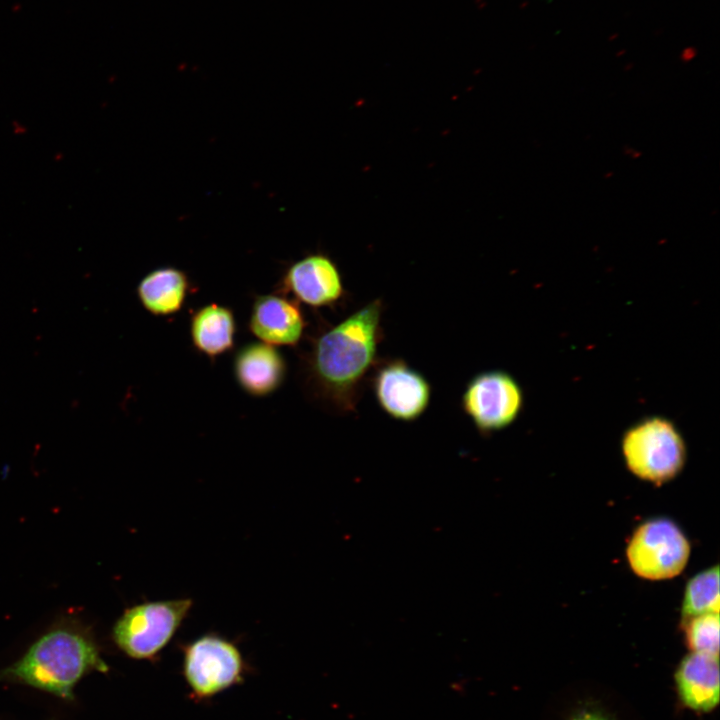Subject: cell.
<instances>
[{"mask_svg": "<svg viewBox=\"0 0 720 720\" xmlns=\"http://www.w3.org/2000/svg\"><path fill=\"white\" fill-rule=\"evenodd\" d=\"M383 302L377 298L319 335L308 355L307 382L315 398L345 414L355 410L364 379L376 365Z\"/></svg>", "mask_w": 720, "mask_h": 720, "instance_id": "6da1fadb", "label": "cell"}, {"mask_svg": "<svg viewBox=\"0 0 720 720\" xmlns=\"http://www.w3.org/2000/svg\"><path fill=\"white\" fill-rule=\"evenodd\" d=\"M92 634L77 624H61L39 637L16 662L0 670V681L21 684L63 700L92 672L106 673Z\"/></svg>", "mask_w": 720, "mask_h": 720, "instance_id": "7a4b0ae2", "label": "cell"}, {"mask_svg": "<svg viewBox=\"0 0 720 720\" xmlns=\"http://www.w3.org/2000/svg\"><path fill=\"white\" fill-rule=\"evenodd\" d=\"M621 448L630 472L657 485L675 478L686 461L684 439L665 417H647L629 427Z\"/></svg>", "mask_w": 720, "mask_h": 720, "instance_id": "3957f363", "label": "cell"}, {"mask_svg": "<svg viewBox=\"0 0 720 720\" xmlns=\"http://www.w3.org/2000/svg\"><path fill=\"white\" fill-rule=\"evenodd\" d=\"M190 598L146 601L124 611L112 628L116 646L137 660H153L189 614Z\"/></svg>", "mask_w": 720, "mask_h": 720, "instance_id": "277c9868", "label": "cell"}, {"mask_svg": "<svg viewBox=\"0 0 720 720\" xmlns=\"http://www.w3.org/2000/svg\"><path fill=\"white\" fill-rule=\"evenodd\" d=\"M182 672L193 698L202 701L245 679L247 664L239 647L217 634L206 633L182 646Z\"/></svg>", "mask_w": 720, "mask_h": 720, "instance_id": "5b68a950", "label": "cell"}, {"mask_svg": "<svg viewBox=\"0 0 720 720\" xmlns=\"http://www.w3.org/2000/svg\"><path fill=\"white\" fill-rule=\"evenodd\" d=\"M691 546L683 531L665 517L649 519L633 532L626 557L632 571L647 580H666L680 574Z\"/></svg>", "mask_w": 720, "mask_h": 720, "instance_id": "8992f818", "label": "cell"}, {"mask_svg": "<svg viewBox=\"0 0 720 720\" xmlns=\"http://www.w3.org/2000/svg\"><path fill=\"white\" fill-rule=\"evenodd\" d=\"M464 413L481 433L511 425L523 406V392L516 379L502 370L478 373L467 383L461 398Z\"/></svg>", "mask_w": 720, "mask_h": 720, "instance_id": "52a82bcc", "label": "cell"}, {"mask_svg": "<svg viewBox=\"0 0 720 720\" xmlns=\"http://www.w3.org/2000/svg\"><path fill=\"white\" fill-rule=\"evenodd\" d=\"M372 388L379 407L397 421L417 420L431 400V386L426 377L402 359L379 364Z\"/></svg>", "mask_w": 720, "mask_h": 720, "instance_id": "ba28073f", "label": "cell"}, {"mask_svg": "<svg viewBox=\"0 0 720 720\" xmlns=\"http://www.w3.org/2000/svg\"><path fill=\"white\" fill-rule=\"evenodd\" d=\"M282 287L298 301L314 308L335 304L344 294L337 264L322 252L308 254L292 263L283 275Z\"/></svg>", "mask_w": 720, "mask_h": 720, "instance_id": "9c48e42d", "label": "cell"}, {"mask_svg": "<svg viewBox=\"0 0 720 720\" xmlns=\"http://www.w3.org/2000/svg\"><path fill=\"white\" fill-rule=\"evenodd\" d=\"M303 313L294 300L268 294L258 296L251 308L250 331L272 346H295L305 329Z\"/></svg>", "mask_w": 720, "mask_h": 720, "instance_id": "30bf717a", "label": "cell"}, {"mask_svg": "<svg viewBox=\"0 0 720 720\" xmlns=\"http://www.w3.org/2000/svg\"><path fill=\"white\" fill-rule=\"evenodd\" d=\"M233 367L239 386L255 397L275 392L286 375L284 357L274 346L264 342L242 346L235 354Z\"/></svg>", "mask_w": 720, "mask_h": 720, "instance_id": "8fae6325", "label": "cell"}, {"mask_svg": "<svg viewBox=\"0 0 720 720\" xmlns=\"http://www.w3.org/2000/svg\"><path fill=\"white\" fill-rule=\"evenodd\" d=\"M681 702L696 712H710L719 703V657L690 652L675 671Z\"/></svg>", "mask_w": 720, "mask_h": 720, "instance_id": "7c38bea8", "label": "cell"}, {"mask_svg": "<svg viewBox=\"0 0 720 720\" xmlns=\"http://www.w3.org/2000/svg\"><path fill=\"white\" fill-rule=\"evenodd\" d=\"M189 288V279L184 271L161 267L142 278L137 286V295L149 313L167 316L181 310Z\"/></svg>", "mask_w": 720, "mask_h": 720, "instance_id": "4fadbf2b", "label": "cell"}, {"mask_svg": "<svg viewBox=\"0 0 720 720\" xmlns=\"http://www.w3.org/2000/svg\"><path fill=\"white\" fill-rule=\"evenodd\" d=\"M236 322L233 311L224 305L210 303L191 316L190 335L194 347L210 358L231 350Z\"/></svg>", "mask_w": 720, "mask_h": 720, "instance_id": "5bb4252c", "label": "cell"}, {"mask_svg": "<svg viewBox=\"0 0 720 720\" xmlns=\"http://www.w3.org/2000/svg\"><path fill=\"white\" fill-rule=\"evenodd\" d=\"M719 567L702 570L689 579L681 604L683 617L719 613Z\"/></svg>", "mask_w": 720, "mask_h": 720, "instance_id": "9a60e30c", "label": "cell"}, {"mask_svg": "<svg viewBox=\"0 0 720 720\" xmlns=\"http://www.w3.org/2000/svg\"><path fill=\"white\" fill-rule=\"evenodd\" d=\"M719 613L683 617L682 629L691 652L719 656Z\"/></svg>", "mask_w": 720, "mask_h": 720, "instance_id": "2e32d148", "label": "cell"}, {"mask_svg": "<svg viewBox=\"0 0 720 720\" xmlns=\"http://www.w3.org/2000/svg\"><path fill=\"white\" fill-rule=\"evenodd\" d=\"M569 720H612L605 713L594 708H584L575 713Z\"/></svg>", "mask_w": 720, "mask_h": 720, "instance_id": "e0dca14e", "label": "cell"}]
</instances>
